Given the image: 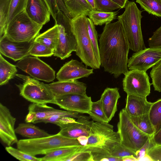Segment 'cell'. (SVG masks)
<instances>
[{"mask_svg":"<svg viewBox=\"0 0 161 161\" xmlns=\"http://www.w3.org/2000/svg\"><path fill=\"white\" fill-rule=\"evenodd\" d=\"M100 62L105 71L117 78L129 71V45L120 21L105 24L99 35Z\"/></svg>","mask_w":161,"mask_h":161,"instance_id":"cell-1","label":"cell"},{"mask_svg":"<svg viewBox=\"0 0 161 161\" xmlns=\"http://www.w3.org/2000/svg\"><path fill=\"white\" fill-rule=\"evenodd\" d=\"M107 122H93L86 145L81 151L91 152L94 161H101L104 157L111 155V153L120 142L118 131H114L113 126Z\"/></svg>","mask_w":161,"mask_h":161,"instance_id":"cell-2","label":"cell"},{"mask_svg":"<svg viewBox=\"0 0 161 161\" xmlns=\"http://www.w3.org/2000/svg\"><path fill=\"white\" fill-rule=\"evenodd\" d=\"M125 10L118 16L122 26L130 49L136 52L146 48L142 33V11L133 1H129Z\"/></svg>","mask_w":161,"mask_h":161,"instance_id":"cell-3","label":"cell"},{"mask_svg":"<svg viewBox=\"0 0 161 161\" xmlns=\"http://www.w3.org/2000/svg\"><path fill=\"white\" fill-rule=\"evenodd\" d=\"M16 144L17 148L35 156L46 155L61 147L82 146L77 139L67 137L58 133L40 138L21 139Z\"/></svg>","mask_w":161,"mask_h":161,"instance_id":"cell-4","label":"cell"},{"mask_svg":"<svg viewBox=\"0 0 161 161\" xmlns=\"http://www.w3.org/2000/svg\"><path fill=\"white\" fill-rule=\"evenodd\" d=\"M87 18L81 15L71 19V25L77 44L76 54L87 67L100 68L101 64L96 58L88 32Z\"/></svg>","mask_w":161,"mask_h":161,"instance_id":"cell-5","label":"cell"},{"mask_svg":"<svg viewBox=\"0 0 161 161\" xmlns=\"http://www.w3.org/2000/svg\"><path fill=\"white\" fill-rule=\"evenodd\" d=\"M117 127L120 143L136 153L151 136L144 133L133 123L125 108L119 114Z\"/></svg>","mask_w":161,"mask_h":161,"instance_id":"cell-6","label":"cell"},{"mask_svg":"<svg viewBox=\"0 0 161 161\" xmlns=\"http://www.w3.org/2000/svg\"><path fill=\"white\" fill-rule=\"evenodd\" d=\"M43 26L32 20L25 11L16 16L7 26L3 36L14 41H30L39 34Z\"/></svg>","mask_w":161,"mask_h":161,"instance_id":"cell-7","label":"cell"},{"mask_svg":"<svg viewBox=\"0 0 161 161\" xmlns=\"http://www.w3.org/2000/svg\"><path fill=\"white\" fill-rule=\"evenodd\" d=\"M71 19L62 11L58 10L54 19L58 25L59 41L53 55L64 60L75 52L77 44L75 36L71 23Z\"/></svg>","mask_w":161,"mask_h":161,"instance_id":"cell-8","label":"cell"},{"mask_svg":"<svg viewBox=\"0 0 161 161\" xmlns=\"http://www.w3.org/2000/svg\"><path fill=\"white\" fill-rule=\"evenodd\" d=\"M16 76L23 81L22 84L16 85L21 96L31 103L53 104L55 96L45 84L28 76L19 74Z\"/></svg>","mask_w":161,"mask_h":161,"instance_id":"cell-9","label":"cell"},{"mask_svg":"<svg viewBox=\"0 0 161 161\" xmlns=\"http://www.w3.org/2000/svg\"><path fill=\"white\" fill-rule=\"evenodd\" d=\"M16 65L37 80L49 82L55 78V71L38 57L26 56L19 60Z\"/></svg>","mask_w":161,"mask_h":161,"instance_id":"cell-10","label":"cell"},{"mask_svg":"<svg viewBox=\"0 0 161 161\" xmlns=\"http://www.w3.org/2000/svg\"><path fill=\"white\" fill-rule=\"evenodd\" d=\"M122 83L123 90L127 95L147 97L150 93L152 83L146 72L130 70L125 75Z\"/></svg>","mask_w":161,"mask_h":161,"instance_id":"cell-11","label":"cell"},{"mask_svg":"<svg viewBox=\"0 0 161 161\" xmlns=\"http://www.w3.org/2000/svg\"><path fill=\"white\" fill-rule=\"evenodd\" d=\"M92 102L86 94L72 93L55 96L53 104L67 111L88 114Z\"/></svg>","mask_w":161,"mask_h":161,"instance_id":"cell-12","label":"cell"},{"mask_svg":"<svg viewBox=\"0 0 161 161\" xmlns=\"http://www.w3.org/2000/svg\"><path fill=\"white\" fill-rule=\"evenodd\" d=\"M161 59V48H146L133 53L128 60L130 70L146 72Z\"/></svg>","mask_w":161,"mask_h":161,"instance_id":"cell-13","label":"cell"},{"mask_svg":"<svg viewBox=\"0 0 161 161\" xmlns=\"http://www.w3.org/2000/svg\"><path fill=\"white\" fill-rule=\"evenodd\" d=\"M35 39L30 41H12L4 36L0 39V52L3 55L16 61L29 56Z\"/></svg>","mask_w":161,"mask_h":161,"instance_id":"cell-14","label":"cell"},{"mask_svg":"<svg viewBox=\"0 0 161 161\" xmlns=\"http://www.w3.org/2000/svg\"><path fill=\"white\" fill-rule=\"evenodd\" d=\"M28 113L25 121L34 124L39 121L55 114H63L74 118H77L79 113L57 109L49 106L47 104H42L32 103L28 107Z\"/></svg>","mask_w":161,"mask_h":161,"instance_id":"cell-15","label":"cell"},{"mask_svg":"<svg viewBox=\"0 0 161 161\" xmlns=\"http://www.w3.org/2000/svg\"><path fill=\"white\" fill-rule=\"evenodd\" d=\"M16 119L8 108L0 103V137L8 146L17 143L18 140L16 135L14 125Z\"/></svg>","mask_w":161,"mask_h":161,"instance_id":"cell-16","label":"cell"},{"mask_svg":"<svg viewBox=\"0 0 161 161\" xmlns=\"http://www.w3.org/2000/svg\"><path fill=\"white\" fill-rule=\"evenodd\" d=\"M93 69H88L83 63L72 59L66 63L61 68L56 75V78L59 81L77 80L88 77L93 73Z\"/></svg>","mask_w":161,"mask_h":161,"instance_id":"cell-17","label":"cell"},{"mask_svg":"<svg viewBox=\"0 0 161 161\" xmlns=\"http://www.w3.org/2000/svg\"><path fill=\"white\" fill-rule=\"evenodd\" d=\"M91 119L89 116L80 115L75 121L60 127V130L58 133L67 137L77 139L81 136L88 137L94 122Z\"/></svg>","mask_w":161,"mask_h":161,"instance_id":"cell-18","label":"cell"},{"mask_svg":"<svg viewBox=\"0 0 161 161\" xmlns=\"http://www.w3.org/2000/svg\"><path fill=\"white\" fill-rule=\"evenodd\" d=\"M33 20L44 25L50 20V12L44 0H28L25 11Z\"/></svg>","mask_w":161,"mask_h":161,"instance_id":"cell-19","label":"cell"},{"mask_svg":"<svg viewBox=\"0 0 161 161\" xmlns=\"http://www.w3.org/2000/svg\"><path fill=\"white\" fill-rule=\"evenodd\" d=\"M54 95H64L72 93L86 94V85L77 80L59 81L45 84Z\"/></svg>","mask_w":161,"mask_h":161,"instance_id":"cell-20","label":"cell"},{"mask_svg":"<svg viewBox=\"0 0 161 161\" xmlns=\"http://www.w3.org/2000/svg\"><path fill=\"white\" fill-rule=\"evenodd\" d=\"M119 90L117 87H107L104 91L100 99L103 109L109 122L117 110V103L120 97Z\"/></svg>","mask_w":161,"mask_h":161,"instance_id":"cell-21","label":"cell"},{"mask_svg":"<svg viewBox=\"0 0 161 161\" xmlns=\"http://www.w3.org/2000/svg\"><path fill=\"white\" fill-rule=\"evenodd\" d=\"M124 108L131 116H138L148 113L153 103L148 102L147 97L132 94L127 95Z\"/></svg>","mask_w":161,"mask_h":161,"instance_id":"cell-22","label":"cell"},{"mask_svg":"<svg viewBox=\"0 0 161 161\" xmlns=\"http://www.w3.org/2000/svg\"><path fill=\"white\" fill-rule=\"evenodd\" d=\"M82 146L60 148L49 152L41 158V161H64L67 158L81 151Z\"/></svg>","mask_w":161,"mask_h":161,"instance_id":"cell-23","label":"cell"},{"mask_svg":"<svg viewBox=\"0 0 161 161\" xmlns=\"http://www.w3.org/2000/svg\"><path fill=\"white\" fill-rule=\"evenodd\" d=\"M16 134L28 139H35L49 136L50 134L45 130L31 124L26 122L19 123L15 129Z\"/></svg>","mask_w":161,"mask_h":161,"instance_id":"cell-24","label":"cell"},{"mask_svg":"<svg viewBox=\"0 0 161 161\" xmlns=\"http://www.w3.org/2000/svg\"><path fill=\"white\" fill-rule=\"evenodd\" d=\"M64 3L71 19L81 15L88 16L93 10L86 0H69Z\"/></svg>","mask_w":161,"mask_h":161,"instance_id":"cell-25","label":"cell"},{"mask_svg":"<svg viewBox=\"0 0 161 161\" xmlns=\"http://www.w3.org/2000/svg\"><path fill=\"white\" fill-rule=\"evenodd\" d=\"M35 41L41 43L54 52L59 41L58 25L55 24L52 27L39 34L35 38Z\"/></svg>","mask_w":161,"mask_h":161,"instance_id":"cell-26","label":"cell"},{"mask_svg":"<svg viewBox=\"0 0 161 161\" xmlns=\"http://www.w3.org/2000/svg\"><path fill=\"white\" fill-rule=\"evenodd\" d=\"M16 66L6 60L0 54V85L6 84L8 81L16 75L17 70Z\"/></svg>","mask_w":161,"mask_h":161,"instance_id":"cell-27","label":"cell"},{"mask_svg":"<svg viewBox=\"0 0 161 161\" xmlns=\"http://www.w3.org/2000/svg\"><path fill=\"white\" fill-rule=\"evenodd\" d=\"M118 12V11L106 12L92 10L88 16L95 25H102L110 23L116 18Z\"/></svg>","mask_w":161,"mask_h":161,"instance_id":"cell-28","label":"cell"},{"mask_svg":"<svg viewBox=\"0 0 161 161\" xmlns=\"http://www.w3.org/2000/svg\"><path fill=\"white\" fill-rule=\"evenodd\" d=\"M148 115L155 134L161 129V98L153 103Z\"/></svg>","mask_w":161,"mask_h":161,"instance_id":"cell-29","label":"cell"},{"mask_svg":"<svg viewBox=\"0 0 161 161\" xmlns=\"http://www.w3.org/2000/svg\"><path fill=\"white\" fill-rule=\"evenodd\" d=\"M130 116L134 125L141 131L150 136L154 135V132L148 113L138 116Z\"/></svg>","mask_w":161,"mask_h":161,"instance_id":"cell-30","label":"cell"},{"mask_svg":"<svg viewBox=\"0 0 161 161\" xmlns=\"http://www.w3.org/2000/svg\"><path fill=\"white\" fill-rule=\"evenodd\" d=\"M136 2L149 14L161 17V0H136Z\"/></svg>","mask_w":161,"mask_h":161,"instance_id":"cell-31","label":"cell"},{"mask_svg":"<svg viewBox=\"0 0 161 161\" xmlns=\"http://www.w3.org/2000/svg\"><path fill=\"white\" fill-rule=\"evenodd\" d=\"M28 0H11L7 18V26L16 16L25 11Z\"/></svg>","mask_w":161,"mask_h":161,"instance_id":"cell-32","label":"cell"},{"mask_svg":"<svg viewBox=\"0 0 161 161\" xmlns=\"http://www.w3.org/2000/svg\"><path fill=\"white\" fill-rule=\"evenodd\" d=\"M88 114L95 122H109L102 108L100 100L95 102H92L90 109Z\"/></svg>","mask_w":161,"mask_h":161,"instance_id":"cell-33","label":"cell"},{"mask_svg":"<svg viewBox=\"0 0 161 161\" xmlns=\"http://www.w3.org/2000/svg\"><path fill=\"white\" fill-rule=\"evenodd\" d=\"M11 0H0V39L4 35Z\"/></svg>","mask_w":161,"mask_h":161,"instance_id":"cell-34","label":"cell"},{"mask_svg":"<svg viewBox=\"0 0 161 161\" xmlns=\"http://www.w3.org/2000/svg\"><path fill=\"white\" fill-rule=\"evenodd\" d=\"M54 51L41 43L35 41L29 51V56L49 57L54 54Z\"/></svg>","mask_w":161,"mask_h":161,"instance_id":"cell-35","label":"cell"},{"mask_svg":"<svg viewBox=\"0 0 161 161\" xmlns=\"http://www.w3.org/2000/svg\"><path fill=\"white\" fill-rule=\"evenodd\" d=\"M87 23L88 34L95 54L97 59L100 63L97 32L95 29V25L89 18H87Z\"/></svg>","mask_w":161,"mask_h":161,"instance_id":"cell-36","label":"cell"},{"mask_svg":"<svg viewBox=\"0 0 161 161\" xmlns=\"http://www.w3.org/2000/svg\"><path fill=\"white\" fill-rule=\"evenodd\" d=\"M6 150L17 159L21 161H41V158H38L28 154L18 148L11 146L5 147Z\"/></svg>","mask_w":161,"mask_h":161,"instance_id":"cell-37","label":"cell"},{"mask_svg":"<svg viewBox=\"0 0 161 161\" xmlns=\"http://www.w3.org/2000/svg\"><path fill=\"white\" fill-rule=\"evenodd\" d=\"M75 121L76 120L74 118L66 115L55 114L39 121L38 123H51L56 124L60 127L64 125Z\"/></svg>","mask_w":161,"mask_h":161,"instance_id":"cell-38","label":"cell"},{"mask_svg":"<svg viewBox=\"0 0 161 161\" xmlns=\"http://www.w3.org/2000/svg\"><path fill=\"white\" fill-rule=\"evenodd\" d=\"M150 76L155 91L161 92V59L152 67Z\"/></svg>","mask_w":161,"mask_h":161,"instance_id":"cell-39","label":"cell"},{"mask_svg":"<svg viewBox=\"0 0 161 161\" xmlns=\"http://www.w3.org/2000/svg\"><path fill=\"white\" fill-rule=\"evenodd\" d=\"M96 10L106 12H112L121 8V7L112 0H94Z\"/></svg>","mask_w":161,"mask_h":161,"instance_id":"cell-40","label":"cell"},{"mask_svg":"<svg viewBox=\"0 0 161 161\" xmlns=\"http://www.w3.org/2000/svg\"><path fill=\"white\" fill-rule=\"evenodd\" d=\"M113 156L122 159L123 157L133 156L136 157V153L125 147L120 143L116 145L111 153Z\"/></svg>","mask_w":161,"mask_h":161,"instance_id":"cell-41","label":"cell"},{"mask_svg":"<svg viewBox=\"0 0 161 161\" xmlns=\"http://www.w3.org/2000/svg\"><path fill=\"white\" fill-rule=\"evenodd\" d=\"M64 161H94V160L91 152L80 151L67 158Z\"/></svg>","mask_w":161,"mask_h":161,"instance_id":"cell-42","label":"cell"},{"mask_svg":"<svg viewBox=\"0 0 161 161\" xmlns=\"http://www.w3.org/2000/svg\"><path fill=\"white\" fill-rule=\"evenodd\" d=\"M155 146L151 136L140 149L136 152V158L138 161H139L141 159L147 155L149 151Z\"/></svg>","mask_w":161,"mask_h":161,"instance_id":"cell-43","label":"cell"},{"mask_svg":"<svg viewBox=\"0 0 161 161\" xmlns=\"http://www.w3.org/2000/svg\"><path fill=\"white\" fill-rule=\"evenodd\" d=\"M150 47L161 48V26L153 33V36L148 40Z\"/></svg>","mask_w":161,"mask_h":161,"instance_id":"cell-44","label":"cell"},{"mask_svg":"<svg viewBox=\"0 0 161 161\" xmlns=\"http://www.w3.org/2000/svg\"><path fill=\"white\" fill-rule=\"evenodd\" d=\"M147 155L153 161H161V145L155 146L149 151Z\"/></svg>","mask_w":161,"mask_h":161,"instance_id":"cell-45","label":"cell"},{"mask_svg":"<svg viewBox=\"0 0 161 161\" xmlns=\"http://www.w3.org/2000/svg\"><path fill=\"white\" fill-rule=\"evenodd\" d=\"M46 3L51 15L54 19L58 10L56 0H44Z\"/></svg>","mask_w":161,"mask_h":161,"instance_id":"cell-46","label":"cell"},{"mask_svg":"<svg viewBox=\"0 0 161 161\" xmlns=\"http://www.w3.org/2000/svg\"><path fill=\"white\" fill-rule=\"evenodd\" d=\"M56 1L58 10L62 11L66 16L70 18L65 3L63 1V0H56Z\"/></svg>","mask_w":161,"mask_h":161,"instance_id":"cell-47","label":"cell"},{"mask_svg":"<svg viewBox=\"0 0 161 161\" xmlns=\"http://www.w3.org/2000/svg\"><path fill=\"white\" fill-rule=\"evenodd\" d=\"M152 138L155 146L161 145V129L157 133L154 134Z\"/></svg>","mask_w":161,"mask_h":161,"instance_id":"cell-48","label":"cell"},{"mask_svg":"<svg viewBox=\"0 0 161 161\" xmlns=\"http://www.w3.org/2000/svg\"><path fill=\"white\" fill-rule=\"evenodd\" d=\"M119 5L121 8H125L129 1L128 0H112Z\"/></svg>","mask_w":161,"mask_h":161,"instance_id":"cell-49","label":"cell"},{"mask_svg":"<svg viewBox=\"0 0 161 161\" xmlns=\"http://www.w3.org/2000/svg\"><path fill=\"white\" fill-rule=\"evenodd\" d=\"M122 161H137V159L133 156H128L123 157Z\"/></svg>","mask_w":161,"mask_h":161,"instance_id":"cell-50","label":"cell"},{"mask_svg":"<svg viewBox=\"0 0 161 161\" xmlns=\"http://www.w3.org/2000/svg\"><path fill=\"white\" fill-rule=\"evenodd\" d=\"M88 3L92 6L93 10H96L95 6V3L94 0H86Z\"/></svg>","mask_w":161,"mask_h":161,"instance_id":"cell-51","label":"cell"},{"mask_svg":"<svg viewBox=\"0 0 161 161\" xmlns=\"http://www.w3.org/2000/svg\"><path fill=\"white\" fill-rule=\"evenodd\" d=\"M139 161H153L152 159L148 155H147L144 156L143 158L141 159Z\"/></svg>","mask_w":161,"mask_h":161,"instance_id":"cell-52","label":"cell"},{"mask_svg":"<svg viewBox=\"0 0 161 161\" xmlns=\"http://www.w3.org/2000/svg\"><path fill=\"white\" fill-rule=\"evenodd\" d=\"M63 1L65 3V2H68V1H69V0H63Z\"/></svg>","mask_w":161,"mask_h":161,"instance_id":"cell-53","label":"cell"},{"mask_svg":"<svg viewBox=\"0 0 161 161\" xmlns=\"http://www.w3.org/2000/svg\"><path fill=\"white\" fill-rule=\"evenodd\" d=\"M132 1H134V0H131Z\"/></svg>","mask_w":161,"mask_h":161,"instance_id":"cell-54","label":"cell"}]
</instances>
